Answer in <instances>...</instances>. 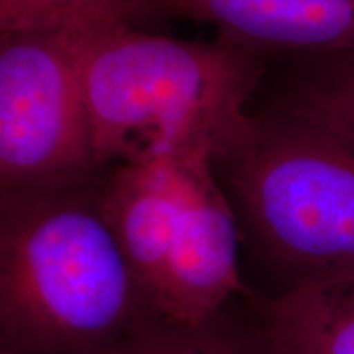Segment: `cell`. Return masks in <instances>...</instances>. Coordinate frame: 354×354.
<instances>
[{
	"mask_svg": "<svg viewBox=\"0 0 354 354\" xmlns=\"http://www.w3.org/2000/svg\"><path fill=\"white\" fill-rule=\"evenodd\" d=\"M167 0H0V35L30 30L92 33L135 26Z\"/></svg>",
	"mask_w": 354,
	"mask_h": 354,
	"instance_id": "cell-9",
	"label": "cell"
},
{
	"mask_svg": "<svg viewBox=\"0 0 354 354\" xmlns=\"http://www.w3.org/2000/svg\"><path fill=\"white\" fill-rule=\"evenodd\" d=\"M79 64L99 167L214 158L246 120L264 77L259 53L135 26L79 35Z\"/></svg>",
	"mask_w": 354,
	"mask_h": 354,
	"instance_id": "cell-2",
	"label": "cell"
},
{
	"mask_svg": "<svg viewBox=\"0 0 354 354\" xmlns=\"http://www.w3.org/2000/svg\"><path fill=\"white\" fill-rule=\"evenodd\" d=\"M99 184L0 190V349L128 354L161 322L105 221Z\"/></svg>",
	"mask_w": 354,
	"mask_h": 354,
	"instance_id": "cell-1",
	"label": "cell"
},
{
	"mask_svg": "<svg viewBox=\"0 0 354 354\" xmlns=\"http://www.w3.org/2000/svg\"><path fill=\"white\" fill-rule=\"evenodd\" d=\"M290 56L266 105L304 118L354 148V46Z\"/></svg>",
	"mask_w": 354,
	"mask_h": 354,
	"instance_id": "cell-8",
	"label": "cell"
},
{
	"mask_svg": "<svg viewBox=\"0 0 354 354\" xmlns=\"http://www.w3.org/2000/svg\"><path fill=\"white\" fill-rule=\"evenodd\" d=\"M0 354H8L7 351H3V349H0Z\"/></svg>",
	"mask_w": 354,
	"mask_h": 354,
	"instance_id": "cell-11",
	"label": "cell"
},
{
	"mask_svg": "<svg viewBox=\"0 0 354 354\" xmlns=\"http://www.w3.org/2000/svg\"><path fill=\"white\" fill-rule=\"evenodd\" d=\"M246 304L276 354H354V279Z\"/></svg>",
	"mask_w": 354,
	"mask_h": 354,
	"instance_id": "cell-7",
	"label": "cell"
},
{
	"mask_svg": "<svg viewBox=\"0 0 354 354\" xmlns=\"http://www.w3.org/2000/svg\"><path fill=\"white\" fill-rule=\"evenodd\" d=\"M215 25L220 39L259 55H304L354 46V0H167Z\"/></svg>",
	"mask_w": 354,
	"mask_h": 354,
	"instance_id": "cell-6",
	"label": "cell"
},
{
	"mask_svg": "<svg viewBox=\"0 0 354 354\" xmlns=\"http://www.w3.org/2000/svg\"><path fill=\"white\" fill-rule=\"evenodd\" d=\"M79 35H0V190L86 184L100 169L82 91Z\"/></svg>",
	"mask_w": 354,
	"mask_h": 354,
	"instance_id": "cell-5",
	"label": "cell"
},
{
	"mask_svg": "<svg viewBox=\"0 0 354 354\" xmlns=\"http://www.w3.org/2000/svg\"><path fill=\"white\" fill-rule=\"evenodd\" d=\"M233 304L197 323H159L128 354H276L246 297L241 312Z\"/></svg>",
	"mask_w": 354,
	"mask_h": 354,
	"instance_id": "cell-10",
	"label": "cell"
},
{
	"mask_svg": "<svg viewBox=\"0 0 354 354\" xmlns=\"http://www.w3.org/2000/svg\"><path fill=\"white\" fill-rule=\"evenodd\" d=\"M212 165L240 233L276 274L269 297L354 279V148L266 105Z\"/></svg>",
	"mask_w": 354,
	"mask_h": 354,
	"instance_id": "cell-3",
	"label": "cell"
},
{
	"mask_svg": "<svg viewBox=\"0 0 354 354\" xmlns=\"http://www.w3.org/2000/svg\"><path fill=\"white\" fill-rule=\"evenodd\" d=\"M100 210L159 320L197 323L250 294L240 227L207 153L123 162L100 183Z\"/></svg>",
	"mask_w": 354,
	"mask_h": 354,
	"instance_id": "cell-4",
	"label": "cell"
}]
</instances>
